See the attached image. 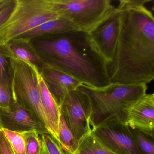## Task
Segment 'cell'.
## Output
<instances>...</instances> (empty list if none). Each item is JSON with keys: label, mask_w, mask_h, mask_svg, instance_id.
<instances>
[{"label": "cell", "mask_w": 154, "mask_h": 154, "mask_svg": "<svg viewBox=\"0 0 154 154\" xmlns=\"http://www.w3.org/2000/svg\"><path fill=\"white\" fill-rule=\"evenodd\" d=\"M126 125L154 135V94H146L135 104Z\"/></svg>", "instance_id": "12"}, {"label": "cell", "mask_w": 154, "mask_h": 154, "mask_svg": "<svg viewBox=\"0 0 154 154\" xmlns=\"http://www.w3.org/2000/svg\"><path fill=\"white\" fill-rule=\"evenodd\" d=\"M130 128L134 140L142 154H154V135L137 129Z\"/></svg>", "instance_id": "17"}, {"label": "cell", "mask_w": 154, "mask_h": 154, "mask_svg": "<svg viewBox=\"0 0 154 154\" xmlns=\"http://www.w3.org/2000/svg\"><path fill=\"white\" fill-rule=\"evenodd\" d=\"M0 2H1V0H0Z\"/></svg>", "instance_id": "27"}, {"label": "cell", "mask_w": 154, "mask_h": 154, "mask_svg": "<svg viewBox=\"0 0 154 154\" xmlns=\"http://www.w3.org/2000/svg\"><path fill=\"white\" fill-rule=\"evenodd\" d=\"M26 142V154H43L42 141L35 131L23 132Z\"/></svg>", "instance_id": "18"}, {"label": "cell", "mask_w": 154, "mask_h": 154, "mask_svg": "<svg viewBox=\"0 0 154 154\" xmlns=\"http://www.w3.org/2000/svg\"><path fill=\"white\" fill-rule=\"evenodd\" d=\"M74 30L77 29L72 23L64 19L60 18L43 23L24 33L15 40L26 43L35 38L43 35L60 34Z\"/></svg>", "instance_id": "14"}, {"label": "cell", "mask_w": 154, "mask_h": 154, "mask_svg": "<svg viewBox=\"0 0 154 154\" xmlns=\"http://www.w3.org/2000/svg\"><path fill=\"white\" fill-rule=\"evenodd\" d=\"M8 72H9V66L6 56L0 51V83L9 86Z\"/></svg>", "instance_id": "23"}, {"label": "cell", "mask_w": 154, "mask_h": 154, "mask_svg": "<svg viewBox=\"0 0 154 154\" xmlns=\"http://www.w3.org/2000/svg\"><path fill=\"white\" fill-rule=\"evenodd\" d=\"M59 18L54 0H15L11 14L0 25V47L7 46L43 23Z\"/></svg>", "instance_id": "4"}, {"label": "cell", "mask_w": 154, "mask_h": 154, "mask_svg": "<svg viewBox=\"0 0 154 154\" xmlns=\"http://www.w3.org/2000/svg\"><path fill=\"white\" fill-rule=\"evenodd\" d=\"M36 42L52 66L77 79L82 84L101 88L111 84L107 64L88 34L74 30L54 34Z\"/></svg>", "instance_id": "2"}, {"label": "cell", "mask_w": 154, "mask_h": 154, "mask_svg": "<svg viewBox=\"0 0 154 154\" xmlns=\"http://www.w3.org/2000/svg\"><path fill=\"white\" fill-rule=\"evenodd\" d=\"M58 142L66 154H72L79 144V141L73 135L61 113L58 128Z\"/></svg>", "instance_id": "16"}, {"label": "cell", "mask_w": 154, "mask_h": 154, "mask_svg": "<svg viewBox=\"0 0 154 154\" xmlns=\"http://www.w3.org/2000/svg\"><path fill=\"white\" fill-rule=\"evenodd\" d=\"M40 73L59 108L66 96L82 84L77 79L46 62L44 63Z\"/></svg>", "instance_id": "11"}, {"label": "cell", "mask_w": 154, "mask_h": 154, "mask_svg": "<svg viewBox=\"0 0 154 154\" xmlns=\"http://www.w3.org/2000/svg\"><path fill=\"white\" fill-rule=\"evenodd\" d=\"M60 109L68 128L78 141L91 131L90 100L79 88L66 96Z\"/></svg>", "instance_id": "7"}, {"label": "cell", "mask_w": 154, "mask_h": 154, "mask_svg": "<svg viewBox=\"0 0 154 154\" xmlns=\"http://www.w3.org/2000/svg\"><path fill=\"white\" fill-rule=\"evenodd\" d=\"M8 54L10 87L13 101L28 112L47 129L38 91L37 74L38 69L35 64L26 63Z\"/></svg>", "instance_id": "5"}, {"label": "cell", "mask_w": 154, "mask_h": 154, "mask_svg": "<svg viewBox=\"0 0 154 154\" xmlns=\"http://www.w3.org/2000/svg\"><path fill=\"white\" fill-rule=\"evenodd\" d=\"M0 154H16L1 128H0Z\"/></svg>", "instance_id": "24"}, {"label": "cell", "mask_w": 154, "mask_h": 154, "mask_svg": "<svg viewBox=\"0 0 154 154\" xmlns=\"http://www.w3.org/2000/svg\"><path fill=\"white\" fill-rule=\"evenodd\" d=\"M72 154H116L103 145L91 131L79 140L78 147Z\"/></svg>", "instance_id": "15"}, {"label": "cell", "mask_w": 154, "mask_h": 154, "mask_svg": "<svg viewBox=\"0 0 154 154\" xmlns=\"http://www.w3.org/2000/svg\"><path fill=\"white\" fill-rule=\"evenodd\" d=\"M91 129L97 139L116 154H142L126 124H104Z\"/></svg>", "instance_id": "8"}, {"label": "cell", "mask_w": 154, "mask_h": 154, "mask_svg": "<svg viewBox=\"0 0 154 154\" xmlns=\"http://www.w3.org/2000/svg\"><path fill=\"white\" fill-rule=\"evenodd\" d=\"M78 88L90 100V123L93 128L104 124H126L135 104L146 94L148 86L115 83L101 88L82 84Z\"/></svg>", "instance_id": "3"}, {"label": "cell", "mask_w": 154, "mask_h": 154, "mask_svg": "<svg viewBox=\"0 0 154 154\" xmlns=\"http://www.w3.org/2000/svg\"><path fill=\"white\" fill-rule=\"evenodd\" d=\"M0 128L18 132L49 133L28 112L13 101L8 108H0Z\"/></svg>", "instance_id": "10"}, {"label": "cell", "mask_w": 154, "mask_h": 154, "mask_svg": "<svg viewBox=\"0 0 154 154\" xmlns=\"http://www.w3.org/2000/svg\"><path fill=\"white\" fill-rule=\"evenodd\" d=\"M54 2L60 18L71 22L77 30L86 33L116 8L111 0H54Z\"/></svg>", "instance_id": "6"}, {"label": "cell", "mask_w": 154, "mask_h": 154, "mask_svg": "<svg viewBox=\"0 0 154 154\" xmlns=\"http://www.w3.org/2000/svg\"><path fill=\"white\" fill-rule=\"evenodd\" d=\"M15 6V0L9 5L2 12L0 13V25H1L9 17Z\"/></svg>", "instance_id": "25"}, {"label": "cell", "mask_w": 154, "mask_h": 154, "mask_svg": "<svg viewBox=\"0 0 154 154\" xmlns=\"http://www.w3.org/2000/svg\"><path fill=\"white\" fill-rule=\"evenodd\" d=\"M149 0H120L118 38L107 64L111 83L148 84L154 79V18Z\"/></svg>", "instance_id": "1"}, {"label": "cell", "mask_w": 154, "mask_h": 154, "mask_svg": "<svg viewBox=\"0 0 154 154\" xmlns=\"http://www.w3.org/2000/svg\"><path fill=\"white\" fill-rule=\"evenodd\" d=\"M42 141L43 154H66L58 141L50 133L39 134Z\"/></svg>", "instance_id": "20"}, {"label": "cell", "mask_w": 154, "mask_h": 154, "mask_svg": "<svg viewBox=\"0 0 154 154\" xmlns=\"http://www.w3.org/2000/svg\"><path fill=\"white\" fill-rule=\"evenodd\" d=\"M7 46L8 47L9 54L21 61L33 64L37 61V57L24 48L11 44Z\"/></svg>", "instance_id": "21"}, {"label": "cell", "mask_w": 154, "mask_h": 154, "mask_svg": "<svg viewBox=\"0 0 154 154\" xmlns=\"http://www.w3.org/2000/svg\"><path fill=\"white\" fill-rule=\"evenodd\" d=\"M119 10L118 7L98 26L87 33L92 43L107 64L114 58L118 38Z\"/></svg>", "instance_id": "9"}, {"label": "cell", "mask_w": 154, "mask_h": 154, "mask_svg": "<svg viewBox=\"0 0 154 154\" xmlns=\"http://www.w3.org/2000/svg\"><path fill=\"white\" fill-rule=\"evenodd\" d=\"M38 83L42 109L46 120L48 132L58 141L60 109L49 91L40 72L38 71Z\"/></svg>", "instance_id": "13"}, {"label": "cell", "mask_w": 154, "mask_h": 154, "mask_svg": "<svg viewBox=\"0 0 154 154\" xmlns=\"http://www.w3.org/2000/svg\"><path fill=\"white\" fill-rule=\"evenodd\" d=\"M13 102L10 87L0 83V108H8Z\"/></svg>", "instance_id": "22"}, {"label": "cell", "mask_w": 154, "mask_h": 154, "mask_svg": "<svg viewBox=\"0 0 154 154\" xmlns=\"http://www.w3.org/2000/svg\"><path fill=\"white\" fill-rule=\"evenodd\" d=\"M13 1V0H1L0 2V13L2 12Z\"/></svg>", "instance_id": "26"}, {"label": "cell", "mask_w": 154, "mask_h": 154, "mask_svg": "<svg viewBox=\"0 0 154 154\" xmlns=\"http://www.w3.org/2000/svg\"><path fill=\"white\" fill-rule=\"evenodd\" d=\"M2 130L16 154H26V142L24 133L5 129Z\"/></svg>", "instance_id": "19"}]
</instances>
